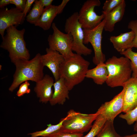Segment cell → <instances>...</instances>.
I'll return each instance as SVG.
<instances>
[{
    "mask_svg": "<svg viewBox=\"0 0 137 137\" xmlns=\"http://www.w3.org/2000/svg\"><path fill=\"white\" fill-rule=\"evenodd\" d=\"M41 54L38 53L31 60H20L13 63L15 70L12 83L9 88L12 92L19 85L26 81H31L37 83L44 76V66L41 60Z\"/></svg>",
    "mask_w": 137,
    "mask_h": 137,
    "instance_id": "cell-1",
    "label": "cell"
},
{
    "mask_svg": "<svg viewBox=\"0 0 137 137\" xmlns=\"http://www.w3.org/2000/svg\"><path fill=\"white\" fill-rule=\"evenodd\" d=\"M90 63L81 55L74 53L72 56L66 59L60 66V78L64 79L69 91L81 82L85 77Z\"/></svg>",
    "mask_w": 137,
    "mask_h": 137,
    "instance_id": "cell-2",
    "label": "cell"
},
{
    "mask_svg": "<svg viewBox=\"0 0 137 137\" xmlns=\"http://www.w3.org/2000/svg\"><path fill=\"white\" fill-rule=\"evenodd\" d=\"M15 26L7 28L6 34L2 38L0 46L9 53V56L13 63L20 60H29L30 55L24 38L25 29L19 30Z\"/></svg>",
    "mask_w": 137,
    "mask_h": 137,
    "instance_id": "cell-3",
    "label": "cell"
},
{
    "mask_svg": "<svg viewBox=\"0 0 137 137\" xmlns=\"http://www.w3.org/2000/svg\"><path fill=\"white\" fill-rule=\"evenodd\" d=\"M108 72L106 82L111 88L122 86L132 77L130 61L126 57L113 56L106 62Z\"/></svg>",
    "mask_w": 137,
    "mask_h": 137,
    "instance_id": "cell-4",
    "label": "cell"
},
{
    "mask_svg": "<svg viewBox=\"0 0 137 137\" xmlns=\"http://www.w3.org/2000/svg\"><path fill=\"white\" fill-rule=\"evenodd\" d=\"M99 114L96 112L88 114L70 110L59 131L68 133H83L91 128L92 123Z\"/></svg>",
    "mask_w": 137,
    "mask_h": 137,
    "instance_id": "cell-5",
    "label": "cell"
},
{
    "mask_svg": "<svg viewBox=\"0 0 137 137\" xmlns=\"http://www.w3.org/2000/svg\"><path fill=\"white\" fill-rule=\"evenodd\" d=\"M64 31L66 33L71 34L73 39L72 50L76 53L85 56L91 54V49L83 44V29L78 20V12L73 13L66 20Z\"/></svg>",
    "mask_w": 137,
    "mask_h": 137,
    "instance_id": "cell-6",
    "label": "cell"
},
{
    "mask_svg": "<svg viewBox=\"0 0 137 137\" xmlns=\"http://www.w3.org/2000/svg\"><path fill=\"white\" fill-rule=\"evenodd\" d=\"M51 27L53 33L48 38L49 48L59 52L64 59L73 56L74 53L72 50L73 39L71 33L62 32L54 23H53Z\"/></svg>",
    "mask_w": 137,
    "mask_h": 137,
    "instance_id": "cell-7",
    "label": "cell"
},
{
    "mask_svg": "<svg viewBox=\"0 0 137 137\" xmlns=\"http://www.w3.org/2000/svg\"><path fill=\"white\" fill-rule=\"evenodd\" d=\"M100 5L99 0H88L84 3L78 13V21L83 29H92L104 19V14L98 15L94 11L95 8Z\"/></svg>",
    "mask_w": 137,
    "mask_h": 137,
    "instance_id": "cell-8",
    "label": "cell"
},
{
    "mask_svg": "<svg viewBox=\"0 0 137 137\" xmlns=\"http://www.w3.org/2000/svg\"><path fill=\"white\" fill-rule=\"evenodd\" d=\"M105 20L104 19L97 26L91 29H83L84 33L83 44L90 43L94 49V56L93 62L95 65L101 62H104L106 60L105 55L101 48L102 34L104 29Z\"/></svg>",
    "mask_w": 137,
    "mask_h": 137,
    "instance_id": "cell-9",
    "label": "cell"
},
{
    "mask_svg": "<svg viewBox=\"0 0 137 137\" xmlns=\"http://www.w3.org/2000/svg\"><path fill=\"white\" fill-rule=\"evenodd\" d=\"M25 17L23 12L16 8L9 9L4 8L0 10V34L2 38L4 32L8 27L12 26L17 27L23 23Z\"/></svg>",
    "mask_w": 137,
    "mask_h": 137,
    "instance_id": "cell-10",
    "label": "cell"
},
{
    "mask_svg": "<svg viewBox=\"0 0 137 137\" xmlns=\"http://www.w3.org/2000/svg\"><path fill=\"white\" fill-rule=\"evenodd\" d=\"M124 91H122L110 101L102 104L96 112L103 116L107 120L114 121L123 111L124 108Z\"/></svg>",
    "mask_w": 137,
    "mask_h": 137,
    "instance_id": "cell-11",
    "label": "cell"
},
{
    "mask_svg": "<svg viewBox=\"0 0 137 137\" xmlns=\"http://www.w3.org/2000/svg\"><path fill=\"white\" fill-rule=\"evenodd\" d=\"M46 53L41 55V60L43 65L51 71L55 81L59 79V71L61 65L64 60L63 56L59 52L47 48Z\"/></svg>",
    "mask_w": 137,
    "mask_h": 137,
    "instance_id": "cell-12",
    "label": "cell"
},
{
    "mask_svg": "<svg viewBox=\"0 0 137 137\" xmlns=\"http://www.w3.org/2000/svg\"><path fill=\"white\" fill-rule=\"evenodd\" d=\"M123 112L126 113L137 106V78H131L124 84Z\"/></svg>",
    "mask_w": 137,
    "mask_h": 137,
    "instance_id": "cell-13",
    "label": "cell"
},
{
    "mask_svg": "<svg viewBox=\"0 0 137 137\" xmlns=\"http://www.w3.org/2000/svg\"><path fill=\"white\" fill-rule=\"evenodd\" d=\"M54 82L52 77L46 74L40 81L36 83L34 90L40 102L46 103L49 102L53 94L52 87Z\"/></svg>",
    "mask_w": 137,
    "mask_h": 137,
    "instance_id": "cell-14",
    "label": "cell"
},
{
    "mask_svg": "<svg viewBox=\"0 0 137 137\" xmlns=\"http://www.w3.org/2000/svg\"><path fill=\"white\" fill-rule=\"evenodd\" d=\"M126 4L125 1H123L117 7L105 15L104 19L105 20L104 29L110 32L114 30L115 24L121 21L124 15Z\"/></svg>",
    "mask_w": 137,
    "mask_h": 137,
    "instance_id": "cell-15",
    "label": "cell"
},
{
    "mask_svg": "<svg viewBox=\"0 0 137 137\" xmlns=\"http://www.w3.org/2000/svg\"><path fill=\"white\" fill-rule=\"evenodd\" d=\"M54 92L52 97L49 101L52 106L57 104L63 105L66 99H69L68 89L66 85L64 79L60 78L54 82Z\"/></svg>",
    "mask_w": 137,
    "mask_h": 137,
    "instance_id": "cell-16",
    "label": "cell"
},
{
    "mask_svg": "<svg viewBox=\"0 0 137 137\" xmlns=\"http://www.w3.org/2000/svg\"><path fill=\"white\" fill-rule=\"evenodd\" d=\"M135 37L134 32L131 30L126 32L121 33L116 36H111L109 40L115 49L120 53L130 48V45Z\"/></svg>",
    "mask_w": 137,
    "mask_h": 137,
    "instance_id": "cell-17",
    "label": "cell"
},
{
    "mask_svg": "<svg viewBox=\"0 0 137 137\" xmlns=\"http://www.w3.org/2000/svg\"><path fill=\"white\" fill-rule=\"evenodd\" d=\"M58 6L51 5L45 8L40 17L34 24L44 30H49L52 26V22L57 14Z\"/></svg>",
    "mask_w": 137,
    "mask_h": 137,
    "instance_id": "cell-18",
    "label": "cell"
},
{
    "mask_svg": "<svg viewBox=\"0 0 137 137\" xmlns=\"http://www.w3.org/2000/svg\"><path fill=\"white\" fill-rule=\"evenodd\" d=\"M108 75V72L105 63L101 62L95 67L89 69L85 77L92 79L98 85H102L106 83Z\"/></svg>",
    "mask_w": 137,
    "mask_h": 137,
    "instance_id": "cell-19",
    "label": "cell"
},
{
    "mask_svg": "<svg viewBox=\"0 0 137 137\" xmlns=\"http://www.w3.org/2000/svg\"><path fill=\"white\" fill-rule=\"evenodd\" d=\"M34 3L32 8L26 17L27 21L34 24L40 17L44 9L40 0H36Z\"/></svg>",
    "mask_w": 137,
    "mask_h": 137,
    "instance_id": "cell-20",
    "label": "cell"
},
{
    "mask_svg": "<svg viewBox=\"0 0 137 137\" xmlns=\"http://www.w3.org/2000/svg\"><path fill=\"white\" fill-rule=\"evenodd\" d=\"M64 119V117L62 118L57 124H49L47 125V127L45 129L29 133L27 135H30L29 137H45L59 130L62 127Z\"/></svg>",
    "mask_w": 137,
    "mask_h": 137,
    "instance_id": "cell-21",
    "label": "cell"
},
{
    "mask_svg": "<svg viewBox=\"0 0 137 137\" xmlns=\"http://www.w3.org/2000/svg\"><path fill=\"white\" fill-rule=\"evenodd\" d=\"M113 121L107 120L102 129L96 137H122L115 131Z\"/></svg>",
    "mask_w": 137,
    "mask_h": 137,
    "instance_id": "cell-22",
    "label": "cell"
},
{
    "mask_svg": "<svg viewBox=\"0 0 137 137\" xmlns=\"http://www.w3.org/2000/svg\"><path fill=\"white\" fill-rule=\"evenodd\" d=\"M107 120L102 115L99 114L95 121L89 133L83 137H95L103 127Z\"/></svg>",
    "mask_w": 137,
    "mask_h": 137,
    "instance_id": "cell-23",
    "label": "cell"
},
{
    "mask_svg": "<svg viewBox=\"0 0 137 137\" xmlns=\"http://www.w3.org/2000/svg\"><path fill=\"white\" fill-rule=\"evenodd\" d=\"M120 53L130 60L132 77L137 78V52H133L132 48H130Z\"/></svg>",
    "mask_w": 137,
    "mask_h": 137,
    "instance_id": "cell-24",
    "label": "cell"
},
{
    "mask_svg": "<svg viewBox=\"0 0 137 137\" xmlns=\"http://www.w3.org/2000/svg\"><path fill=\"white\" fill-rule=\"evenodd\" d=\"M119 117L125 120L128 125L132 124L137 119V106L124 114H121Z\"/></svg>",
    "mask_w": 137,
    "mask_h": 137,
    "instance_id": "cell-25",
    "label": "cell"
},
{
    "mask_svg": "<svg viewBox=\"0 0 137 137\" xmlns=\"http://www.w3.org/2000/svg\"><path fill=\"white\" fill-rule=\"evenodd\" d=\"M124 0H108L106 1L102 7V13L106 14L112 11L119 4Z\"/></svg>",
    "mask_w": 137,
    "mask_h": 137,
    "instance_id": "cell-26",
    "label": "cell"
},
{
    "mask_svg": "<svg viewBox=\"0 0 137 137\" xmlns=\"http://www.w3.org/2000/svg\"><path fill=\"white\" fill-rule=\"evenodd\" d=\"M128 28L132 31L135 35L134 38L130 45V48L135 47L137 48V19L130 21L128 24Z\"/></svg>",
    "mask_w": 137,
    "mask_h": 137,
    "instance_id": "cell-27",
    "label": "cell"
},
{
    "mask_svg": "<svg viewBox=\"0 0 137 137\" xmlns=\"http://www.w3.org/2000/svg\"><path fill=\"white\" fill-rule=\"evenodd\" d=\"M30 84L28 81H26L21 84L17 92L16 95L19 97L23 96L25 94L30 93L31 90L29 88Z\"/></svg>",
    "mask_w": 137,
    "mask_h": 137,
    "instance_id": "cell-28",
    "label": "cell"
},
{
    "mask_svg": "<svg viewBox=\"0 0 137 137\" xmlns=\"http://www.w3.org/2000/svg\"><path fill=\"white\" fill-rule=\"evenodd\" d=\"M83 133H64L59 131L45 137H83Z\"/></svg>",
    "mask_w": 137,
    "mask_h": 137,
    "instance_id": "cell-29",
    "label": "cell"
},
{
    "mask_svg": "<svg viewBox=\"0 0 137 137\" xmlns=\"http://www.w3.org/2000/svg\"><path fill=\"white\" fill-rule=\"evenodd\" d=\"M26 1V0H11V4L14 5L17 9L23 12Z\"/></svg>",
    "mask_w": 137,
    "mask_h": 137,
    "instance_id": "cell-30",
    "label": "cell"
},
{
    "mask_svg": "<svg viewBox=\"0 0 137 137\" xmlns=\"http://www.w3.org/2000/svg\"><path fill=\"white\" fill-rule=\"evenodd\" d=\"M35 0H27L24 10L23 12L25 17L27 13L30 11L31 6L34 3Z\"/></svg>",
    "mask_w": 137,
    "mask_h": 137,
    "instance_id": "cell-31",
    "label": "cell"
},
{
    "mask_svg": "<svg viewBox=\"0 0 137 137\" xmlns=\"http://www.w3.org/2000/svg\"><path fill=\"white\" fill-rule=\"evenodd\" d=\"M69 1V0H63L61 4L58 6L57 11V14H60L62 12L64 8Z\"/></svg>",
    "mask_w": 137,
    "mask_h": 137,
    "instance_id": "cell-32",
    "label": "cell"
},
{
    "mask_svg": "<svg viewBox=\"0 0 137 137\" xmlns=\"http://www.w3.org/2000/svg\"><path fill=\"white\" fill-rule=\"evenodd\" d=\"M44 7H47L52 5L53 0H40Z\"/></svg>",
    "mask_w": 137,
    "mask_h": 137,
    "instance_id": "cell-33",
    "label": "cell"
},
{
    "mask_svg": "<svg viewBox=\"0 0 137 137\" xmlns=\"http://www.w3.org/2000/svg\"><path fill=\"white\" fill-rule=\"evenodd\" d=\"M11 4V0H0V7L1 8Z\"/></svg>",
    "mask_w": 137,
    "mask_h": 137,
    "instance_id": "cell-34",
    "label": "cell"
},
{
    "mask_svg": "<svg viewBox=\"0 0 137 137\" xmlns=\"http://www.w3.org/2000/svg\"><path fill=\"white\" fill-rule=\"evenodd\" d=\"M135 122L133 126V130L134 131L137 133V119Z\"/></svg>",
    "mask_w": 137,
    "mask_h": 137,
    "instance_id": "cell-35",
    "label": "cell"
},
{
    "mask_svg": "<svg viewBox=\"0 0 137 137\" xmlns=\"http://www.w3.org/2000/svg\"><path fill=\"white\" fill-rule=\"evenodd\" d=\"M122 137H137V133L131 135H126Z\"/></svg>",
    "mask_w": 137,
    "mask_h": 137,
    "instance_id": "cell-36",
    "label": "cell"
},
{
    "mask_svg": "<svg viewBox=\"0 0 137 137\" xmlns=\"http://www.w3.org/2000/svg\"><path fill=\"white\" fill-rule=\"evenodd\" d=\"M136 14L137 15V9L136 10Z\"/></svg>",
    "mask_w": 137,
    "mask_h": 137,
    "instance_id": "cell-37",
    "label": "cell"
}]
</instances>
